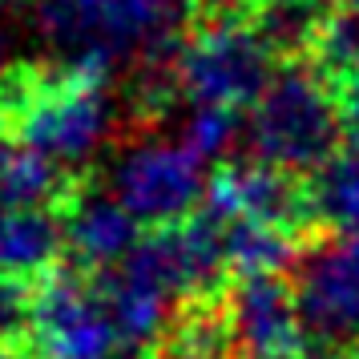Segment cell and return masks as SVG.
<instances>
[{"label": "cell", "instance_id": "obj_8", "mask_svg": "<svg viewBox=\"0 0 359 359\" xmlns=\"http://www.w3.org/2000/svg\"><path fill=\"white\" fill-rule=\"evenodd\" d=\"M294 299L315 339L339 347L359 339V230H339L299 262Z\"/></svg>", "mask_w": 359, "mask_h": 359}, {"label": "cell", "instance_id": "obj_12", "mask_svg": "<svg viewBox=\"0 0 359 359\" xmlns=\"http://www.w3.org/2000/svg\"><path fill=\"white\" fill-rule=\"evenodd\" d=\"M65 230L57 210L0 202V278L33 287L61 266Z\"/></svg>", "mask_w": 359, "mask_h": 359}, {"label": "cell", "instance_id": "obj_13", "mask_svg": "<svg viewBox=\"0 0 359 359\" xmlns=\"http://www.w3.org/2000/svg\"><path fill=\"white\" fill-rule=\"evenodd\" d=\"M299 234L266 222H226V266L234 278H271L294 262Z\"/></svg>", "mask_w": 359, "mask_h": 359}, {"label": "cell", "instance_id": "obj_6", "mask_svg": "<svg viewBox=\"0 0 359 359\" xmlns=\"http://www.w3.org/2000/svg\"><path fill=\"white\" fill-rule=\"evenodd\" d=\"M117 335L97 278L81 271H53L33 283L29 347L41 359H114Z\"/></svg>", "mask_w": 359, "mask_h": 359}, {"label": "cell", "instance_id": "obj_16", "mask_svg": "<svg viewBox=\"0 0 359 359\" xmlns=\"http://www.w3.org/2000/svg\"><path fill=\"white\" fill-rule=\"evenodd\" d=\"M311 57H315V65L323 69L327 77L343 81L359 65V13H351V8L327 13L315 41H311Z\"/></svg>", "mask_w": 359, "mask_h": 359}, {"label": "cell", "instance_id": "obj_21", "mask_svg": "<svg viewBox=\"0 0 359 359\" xmlns=\"http://www.w3.org/2000/svg\"><path fill=\"white\" fill-rule=\"evenodd\" d=\"M8 65H13V61H8V36L0 33V73H4Z\"/></svg>", "mask_w": 359, "mask_h": 359}, {"label": "cell", "instance_id": "obj_23", "mask_svg": "<svg viewBox=\"0 0 359 359\" xmlns=\"http://www.w3.org/2000/svg\"><path fill=\"white\" fill-rule=\"evenodd\" d=\"M343 8H351V13H359V0H339Z\"/></svg>", "mask_w": 359, "mask_h": 359}, {"label": "cell", "instance_id": "obj_17", "mask_svg": "<svg viewBox=\"0 0 359 359\" xmlns=\"http://www.w3.org/2000/svg\"><path fill=\"white\" fill-rule=\"evenodd\" d=\"M238 109H222V105H194L186 126H182V142L194 149L202 162H222L234 142H238Z\"/></svg>", "mask_w": 359, "mask_h": 359}, {"label": "cell", "instance_id": "obj_14", "mask_svg": "<svg viewBox=\"0 0 359 359\" xmlns=\"http://www.w3.org/2000/svg\"><path fill=\"white\" fill-rule=\"evenodd\" d=\"M158 355L162 359H234L222 299L186 303V311L165 331Z\"/></svg>", "mask_w": 359, "mask_h": 359}, {"label": "cell", "instance_id": "obj_5", "mask_svg": "<svg viewBox=\"0 0 359 359\" xmlns=\"http://www.w3.org/2000/svg\"><path fill=\"white\" fill-rule=\"evenodd\" d=\"M206 162L186 142L142 137L114 162V198L142 226H174L206 206Z\"/></svg>", "mask_w": 359, "mask_h": 359}, {"label": "cell", "instance_id": "obj_19", "mask_svg": "<svg viewBox=\"0 0 359 359\" xmlns=\"http://www.w3.org/2000/svg\"><path fill=\"white\" fill-rule=\"evenodd\" d=\"M343 117H347V142L351 154H359V65L343 77Z\"/></svg>", "mask_w": 359, "mask_h": 359}, {"label": "cell", "instance_id": "obj_2", "mask_svg": "<svg viewBox=\"0 0 359 359\" xmlns=\"http://www.w3.org/2000/svg\"><path fill=\"white\" fill-rule=\"evenodd\" d=\"M347 133L343 93L323 69L315 65H283L250 105V149L259 162H271L291 174H319Z\"/></svg>", "mask_w": 359, "mask_h": 359}, {"label": "cell", "instance_id": "obj_7", "mask_svg": "<svg viewBox=\"0 0 359 359\" xmlns=\"http://www.w3.org/2000/svg\"><path fill=\"white\" fill-rule=\"evenodd\" d=\"M222 222H266L287 234H303L315 218L311 190L299 186V174L278 170L271 162H234L210 178L206 206Z\"/></svg>", "mask_w": 359, "mask_h": 359}, {"label": "cell", "instance_id": "obj_1", "mask_svg": "<svg viewBox=\"0 0 359 359\" xmlns=\"http://www.w3.org/2000/svg\"><path fill=\"white\" fill-rule=\"evenodd\" d=\"M109 77L114 61L105 57L8 65L0 73V126L20 149L81 170L114 133Z\"/></svg>", "mask_w": 359, "mask_h": 359}, {"label": "cell", "instance_id": "obj_24", "mask_svg": "<svg viewBox=\"0 0 359 359\" xmlns=\"http://www.w3.org/2000/svg\"><path fill=\"white\" fill-rule=\"evenodd\" d=\"M13 4H17V0H0V13H4V8H13Z\"/></svg>", "mask_w": 359, "mask_h": 359}, {"label": "cell", "instance_id": "obj_3", "mask_svg": "<svg viewBox=\"0 0 359 359\" xmlns=\"http://www.w3.org/2000/svg\"><path fill=\"white\" fill-rule=\"evenodd\" d=\"M202 0H36V25L61 57H146L174 41V25Z\"/></svg>", "mask_w": 359, "mask_h": 359}, {"label": "cell", "instance_id": "obj_9", "mask_svg": "<svg viewBox=\"0 0 359 359\" xmlns=\"http://www.w3.org/2000/svg\"><path fill=\"white\" fill-rule=\"evenodd\" d=\"M230 327L234 359H307V323L278 275L271 278H238V287L222 299Z\"/></svg>", "mask_w": 359, "mask_h": 359}, {"label": "cell", "instance_id": "obj_18", "mask_svg": "<svg viewBox=\"0 0 359 359\" xmlns=\"http://www.w3.org/2000/svg\"><path fill=\"white\" fill-rule=\"evenodd\" d=\"M29 299L33 291L25 283L0 278V347L8 351L29 347Z\"/></svg>", "mask_w": 359, "mask_h": 359}, {"label": "cell", "instance_id": "obj_20", "mask_svg": "<svg viewBox=\"0 0 359 359\" xmlns=\"http://www.w3.org/2000/svg\"><path fill=\"white\" fill-rule=\"evenodd\" d=\"M13 154H17V142L4 133V126H0V178H4V170H8V162H13Z\"/></svg>", "mask_w": 359, "mask_h": 359}, {"label": "cell", "instance_id": "obj_15", "mask_svg": "<svg viewBox=\"0 0 359 359\" xmlns=\"http://www.w3.org/2000/svg\"><path fill=\"white\" fill-rule=\"evenodd\" d=\"M315 218L335 230H359V154L331 158L311 186Z\"/></svg>", "mask_w": 359, "mask_h": 359}, {"label": "cell", "instance_id": "obj_22", "mask_svg": "<svg viewBox=\"0 0 359 359\" xmlns=\"http://www.w3.org/2000/svg\"><path fill=\"white\" fill-rule=\"evenodd\" d=\"M335 359H359V347H343V351H339Z\"/></svg>", "mask_w": 359, "mask_h": 359}, {"label": "cell", "instance_id": "obj_10", "mask_svg": "<svg viewBox=\"0 0 359 359\" xmlns=\"http://www.w3.org/2000/svg\"><path fill=\"white\" fill-rule=\"evenodd\" d=\"M57 214H61V230H65V250L85 275H105V271L121 266L133 255V246L142 243V234H137L142 222L117 202L114 190L105 194V190L77 182V190Z\"/></svg>", "mask_w": 359, "mask_h": 359}, {"label": "cell", "instance_id": "obj_4", "mask_svg": "<svg viewBox=\"0 0 359 359\" xmlns=\"http://www.w3.org/2000/svg\"><path fill=\"white\" fill-rule=\"evenodd\" d=\"M275 73V45L243 17H202L174 49L178 97L190 105H255Z\"/></svg>", "mask_w": 359, "mask_h": 359}, {"label": "cell", "instance_id": "obj_11", "mask_svg": "<svg viewBox=\"0 0 359 359\" xmlns=\"http://www.w3.org/2000/svg\"><path fill=\"white\" fill-rule=\"evenodd\" d=\"M93 278H97L101 294L109 303V315H114V327H117V335H121V343L126 347H142V351H158L170 323H174L170 307L178 299L165 287H158L130 259L121 262V266H114V271H105V275H93Z\"/></svg>", "mask_w": 359, "mask_h": 359}]
</instances>
